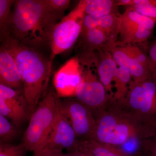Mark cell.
Masks as SVG:
<instances>
[{
	"label": "cell",
	"instance_id": "1",
	"mask_svg": "<svg viewBox=\"0 0 156 156\" xmlns=\"http://www.w3.org/2000/svg\"><path fill=\"white\" fill-rule=\"evenodd\" d=\"M95 113L96 126L87 139L101 144L120 147L129 140L153 136L154 128L135 116L124 104L111 98L103 107Z\"/></svg>",
	"mask_w": 156,
	"mask_h": 156
},
{
	"label": "cell",
	"instance_id": "2",
	"mask_svg": "<svg viewBox=\"0 0 156 156\" xmlns=\"http://www.w3.org/2000/svg\"><path fill=\"white\" fill-rule=\"evenodd\" d=\"M61 18L48 11L43 0L15 1L5 35L38 50L49 45L53 27Z\"/></svg>",
	"mask_w": 156,
	"mask_h": 156
},
{
	"label": "cell",
	"instance_id": "3",
	"mask_svg": "<svg viewBox=\"0 0 156 156\" xmlns=\"http://www.w3.org/2000/svg\"><path fill=\"white\" fill-rule=\"evenodd\" d=\"M1 41L17 65L30 116L40 99L47 93L53 58L51 56L47 58L38 50L22 44L7 35Z\"/></svg>",
	"mask_w": 156,
	"mask_h": 156
},
{
	"label": "cell",
	"instance_id": "4",
	"mask_svg": "<svg viewBox=\"0 0 156 156\" xmlns=\"http://www.w3.org/2000/svg\"><path fill=\"white\" fill-rule=\"evenodd\" d=\"M60 101L55 91L50 89L40 100L31 115L21 143L33 154L44 147L54 126Z\"/></svg>",
	"mask_w": 156,
	"mask_h": 156
},
{
	"label": "cell",
	"instance_id": "5",
	"mask_svg": "<svg viewBox=\"0 0 156 156\" xmlns=\"http://www.w3.org/2000/svg\"><path fill=\"white\" fill-rule=\"evenodd\" d=\"M124 104L132 113L156 131V80H132Z\"/></svg>",
	"mask_w": 156,
	"mask_h": 156
},
{
	"label": "cell",
	"instance_id": "6",
	"mask_svg": "<svg viewBox=\"0 0 156 156\" xmlns=\"http://www.w3.org/2000/svg\"><path fill=\"white\" fill-rule=\"evenodd\" d=\"M85 8V0L80 1L72 11L54 26L49 42L53 58L71 48L80 36Z\"/></svg>",
	"mask_w": 156,
	"mask_h": 156
},
{
	"label": "cell",
	"instance_id": "7",
	"mask_svg": "<svg viewBox=\"0 0 156 156\" xmlns=\"http://www.w3.org/2000/svg\"><path fill=\"white\" fill-rule=\"evenodd\" d=\"M82 69V79L76 90V100L92 112L105 105L112 98L95 74L92 59L79 58Z\"/></svg>",
	"mask_w": 156,
	"mask_h": 156
},
{
	"label": "cell",
	"instance_id": "8",
	"mask_svg": "<svg viewBox=\"0 0 156 156\" xmlns=\"http://www.w3.org/2000/svg\"><path fill=\"white\" fill-rule=\"evenodd\" d=\"M156 19L144 16L127 8L120 16L119 45H135L147 41L153 34Z\"/></svg>",
	"mask_w": 156,
	"mask_h": 156
},
{
	"label": "cell",
	"instance_id": "9",
	"mask_svg": "<svg viewBox=\"0 0 156 156\" xmlns=\"http://www.w3.org/2000/svg\"><path fill=\"white\" fill-rule=\"evenodd\" d=\"M60 108L67 118L79 141L88 139L96 126L92 111L78 100L68 98L60 101Z\"/></svg>",
	"mask_w": 156,
	"mask_h": 156
},
{
	"label": "cell",
	"instance_id": "10",
	"mask_svg": "<svg viewBox=\"0 0 156 156\" xmlns=\"http://www.w3.org/2000/svg\"><path fill=\"white\" fill-rule=\"evenodd\" d=\"M0 114L18 128L30 119L28 103L23 90L0 84Z\"/></svg>",
	"mask_w": 156,
	"mask_h": 156
},
{
	"label": "cell",
	"instance_id": "11",
	"mask_svg": "<svg viewBox=\"0 0 156 156\" xmlns=\"http://www.w3.org/2000/svg\"><path fill=\"white\" fill-rule=\"evenodd\" d=\"M82 79V69L77 56L68 60L53 77V85L57 97L75 96L76 90Z\"/></svg>",
	"mask_w": 156,
	"mask_h": 156
},
{
	"label": "cell",
	"instance_id": "12",
	"mask_svg": "<svg viewBox=\"0 0 156 156\" xmlns=\"http://www.w3.org/2000/svg\"><path fill=\"white\" fill-rule=\"evenodd\" d=\"M60 104V101L53 129L43 149L66 150L67 151L75 147L80 141L69 121L62 112Z\"/></svg>",
	"mask_w": 156,
	"mask_h": 156
},
{
	"label": "cell",
	"instance_id": "13",
	"mask_svg": "<svg viewBox=\"0 0 156 156\" xmlns=\"http://www.w3.org/2000/svg\"><path fill=\"white\" fill-rule=\"evenodd\" d=\"M104 49L111 53L113 58L119 66L126 69L131 73L132 80H144L151 77L150 70L127 55L116 42L109 41Z\"/></svg>",
	"mask_w": 156,
	"mask_h": 156
},
{
	"label": "cell",
	"instance_id": "14",
	"mask_svg": "<svg viewBox=\"0 0 156 156\" xmlns=\"http://www.w3.org/2000/svg\"><path fill=\"white\" fill-rule=\"evenodd\" d=\"M93 58L98 77L106 91L112 98L114 93L112 91V83L113 82L118 67L111 53L102 48L94 52Z\"/></svg>",
	"mask_w": 156,
	"mask_h": 156
},
{
	"label": "cell",
	"instance_id": "15",
	"mask_svg": "<svg viewBox=\"0 0 156 156\" xmlns=\"http://www.w3.org/2000/svg\"><path fill=\"white\" fill-rule=\"evenodd\" d=\"M0 84L23 90L22 78L13 56L4 46L0 48Z\"/></svg>",
	"mask_w": 156,
	"mask_h": 156
},
{
	"label": "cell",
	"instance_id": "16",
	"mask_svg": "<svg viewBox=\"0 0 156 156\" xmlns=\"http://www.w3.org/2000/svg\"><path fill=\"white\" fill-rule=\"evenodd\" d=\"M120 16L110 14L103 17H95L85 14L82 30L95 27L99 28L106 34L109 41L117 42V38L119 35Z\"/></svg>",
	"mask_w": 156,
	"mask_h": 156
},
{
	"label": "cell",
	"instance_id": "17",
	"mask_svg": "<svg viewBox=\"0 0 156 156\" xmlns=\"http://www.w3.org/2000/svg\"><path fill=\"white\" fill-rule=\"evenodd\" d=\"M80 37V53H92L104 48L109 41L106 34L99 28L82 30Z\"/></svg>",
	"mask_w": 156,
	"mask_h": 156
},
{
	"label": "cell",
	"instance_id": "18",
	"mask_svg": "<svg viewBox=\"0 0 156 156\" xmlns=\"http://www.w3.org/2000/svg\"><path fill=\"white\" fill-rule=\"evenodd\" d=\"M85 14L95 17L110 14H121L117 6L116 1L113 0H85Z\"/></svg>",
	"mask_w": 156,
	"mask_h": 156
},
{
	"label": "cell",
	"instance_id": "19",
	"mask_svg": "<svg viewBox=\"0 0 156 156\" xmlns=\"http://www.w3.org/2000/svg\"><path fill=\"white\" fill-rule=\"evenodd\" d=\"M132 80L131 73L126 69L119 66L114 78L116 91L113 98L121 103H124L128 95L129 84Z\"/></svg>",
	"mask_w": 156,
	"mask_h": 156
},
{
	"label": "cell",
	"instance_id": "20",
	"mask_svg": "<svg viewBox=\"0 0 156 156\" xmlns=\"http://www.w3.org/2000/svg\"><path fill=\"white\" fill-rule=\"evenodd\" d=\"M81 141L92 156H135L128 153L121 148L101 144L91 140Z\"/></svg>",
	"mask_w": 156,
	"mask_h": 156
},
{
	"label": "cell",
	"instance_id": "21",
	"mask_svg": "<svg viewBox=\"0 0 156 156\" xmlns=\"http://www.w3.org/2000/svg\"><path fill=\"white\" fill-rule=\"evenodd\" d=\"M127 8L144 16L156 19V0H130Z\"/></svg>",
	"mask_w": 156,
	"mask_h": 156
},
{
	"label": "cell",
	"instance_id": "22",
	"mask_svg": "<svg viewBox=\"0 0 156 156\" xmlns=\"http://www.w3.org/2000/svg\"><path fill=\"white\" fill-rule=\"evenodd\" d=\"M19 128L0 114V142L11 143L18 136Z\"/></svg>",
	"mask_w": 156,
	"mask_h": 156
},
{
	"label": "cell",
	"instance_id": "23",
	"mask_svg": "<svg viewBox=\"0 0 156 156\" xmlns=\"http://www.w3.org/2000/svg\"><path fill=\"white\" fill-rule=\"evenodd\" d=\"M15 1L0 0V36L1 39L5 35Z\"/></svg>",
	"mask_w": 156,
	"mask_h": 156
},
{
	"label": "cell",
	"instance_id": "24",
	"mask_svg": "<svg viewBox=\"0 0 156 156\" xmlns=\"http://www.w3.org/2000/svg\"><path fill=\"white\" fill-rule=\"evenodd\" d=\"M119 46L121 47L123 51L127 55L134 58L144 67L150 70L147 52V53H144L135 45L128 44Z\"/></svg>",
	"mask_w": 156,
	"mask_h": 156
},
{
	"label": "cell",
	"instance_id": "25",
	"mask_svg": "<svg viewBox=\"0 0 156 156\" xmlns=\"http://www.w3.org/2000/svg\"><path fill=\"white\" fill-rule=\"evenodd\" d=\"M48 11L54 15L62 18L66 10L69 8V0H43Z\"/></svg>",
	"mask_w": 156,
	"mask_h": 156
},
{
	"label": "cell",
	"instance_id": "26",
	"mask_svg": "<svg viewBox=\"0 0 156 156\" xmlns=\"http://www.w3.org/2000/svg\"><path fill=\"white\" fill-rule=\"evenodd\" d=\"M27 151L21 142L17 145L0 142V156H27Z\"/></svg>",
	"mask_w": 156,
	"mask_h": 156
},
{
	"label": "cell",
	"instance_id": "27",
	"mask_svg": "<svg viewBox=\"0 0 156 156\" xmlns=\"http://www.w3.org/2000/svg\"><path fill=\"white\" fill-rule=\"evenodd\" d=\"M147 55L149 62L151 77L156 80V39L148 47Z\"/></svg>",
	"mask_w": 156,
	"mask_h": 156
},
{
	"label": "cell",
	"instance_id": "28",
	"mask_svg": "<svg viewBox=\"0 0 156 156\" xmlns=\"http://www.w3.org/2000/svg\"><path fill=\"white\" fill-rule=\"evenodd\" d=\"M140 150L149 156H156V133L153 136L142 140Z\"/></svg>",
	"mask_w": 156,
	"mask_h": 156
},
{
	"label": "cell",
	"instance_id": "29",
	"mask_svg": "<svg viewBox=\"0 0 156 156\" xmlns=\"http://www.w3.org/2000/svg\"><path fill=\"white\" fill-rule=\"evenodd\" d=\"M67 153L70 156H92L81 141H79L75 147L67 151Z\"/></svg>",
	"mask_w": 156,
	"mask_h": 156
},
{
	"label": "cell",
	"instance_id": "30",
	"mask_svg": "<svg viewBox=\"0 0 156 156\" xmlns=\"http://www.w3.org/2000/svg\"><path fill=\"white\" fill-rule=\"evenodd\" d=\"M34 156H70L67 153H64L62 151L58 150L43 149L37 153L33 154Z\"/></svg>",
	"mask_w": 156,
	"mask_h": 156
},
{
	"label": "cell",
	"instance_id": "31",
	"mask_svg": "<svg viewBox=\"0 0 156 156\" xmlns=\"http://www.w3.org/2000/svg\"><path fill=\"white\" fill-rule=\"evenodd\" d=\"M135 156H149L147 154L142 152H140L136 154H135Z\"/></svg>",
	"mask_w": 156,
	"mask_h": 156
}]
</instances>
